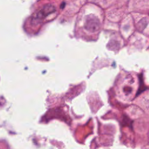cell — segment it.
<instances>
[{
	"label": "cell",
	"mask_w": 149,
	"mask_h": 149,
	"mask_svg": "<svg viewBox=\"0 0 149 149\" xmlns=\"http://www.w3.org/2000/svg\"><path fill=\"white\" fill-rule=\"evenodd\" d=\"M100 26V20L96 16L92 15L87 16L84 24V27L87 30L90 32H95L99 29Z\"/></svg>",
	"instance_id": "1"
},
{
	"label": "cell",
	"mask_w": 149,
	"mask_h": 149,
	"mask_svg": "<svg viewBox=\"0 0 149 149\" xmlns=\"http://www.w3.org/2000/svg\"><path fill=\"white\" fill-rule=\"evenodd\" d=\"M55 11V7L52 5H47L37 13L36 19H41L45 18L48 15L53 13Z\"/></svg>",
	"instance_id": "2"
}]
</instances>
